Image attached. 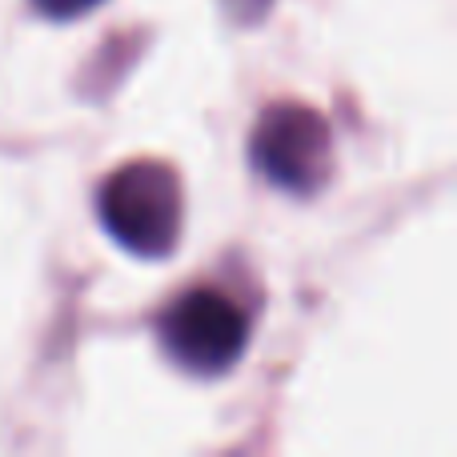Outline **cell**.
<instances>
[{
    "label": "cell",
    "instance_id": "obj_3",
    "mask_svg": "<svg viewBox=\"0 0 457 457\" xmlns=\"http://www.w3.org/2000/svg\"><path fill=\"white\" fill-rule=\"evenodd\" d=\"M161 345L193 378H221L249 345V317L217 289H193L161 317Z\"/></svg>",
    "mask_w": 457,
    "mask_h": 457
},
{
    "label": "cell",
    "instance_id": "obj_1",
    "mask_svg": "<svg viewBox=\"0 0 457 457\" xmlns=\"http://www.w3.org/2000/svg\"><path fill=\"white\" fill-rule=\"evenodd\" d=\"M96 213L120 249L145 261H165L177 253L185 228L181 177L165 161H129L101 185Z\"/></svg>",
    "mask_w": 457,
    "mask_h": 457
},
{
    "label": "cell",
    "instance_id": "obj_5",
    "mask_svg": "<svg viewBox=\"0 0 457 457\" xmlns=\"http://www.w3.org/2000/svg\"><path fill=\"white\" fill-rule=\"evenodd\" d=\"M269 4H273V0H225L228 16H233V21H241V24L261 21V16L269 12Z\"/></svg>",
    "mask_w": 457,
    "mask_h": 457
},
{
    "label": "cell",
    "instance_id": "obj_4",
    "mask_svg": "<svg viewBox=\"0 0 457 457\" xmlns=\"http://www.w3.org/2000/svg\"><path fill=\"white\" fill-rule=\"evenodd\" d=\"M101 0H32V8L53 21H72V16H85L88 8H96Z\"/></svg>",
    "mask_w": 457,
    "mask_h": 457
},
{
    "label": "cell",
    "instance_id": "obj_2",
    "mask_svg": "<svg viewBox=\"0 0 457 457\" xmlns=\"http://www.w3.org/2000/svg\"><path fill=\"white\" fill-rule=\"evenodd\" d=\"M249 161L281 193L313 197L333 173L329 120L309 104H269L249 133Z\"/></svg>",
    "mask_w": 457,
    "mask_h": 457
}]
</instances>
